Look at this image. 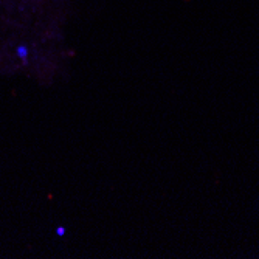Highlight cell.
Here are the masks:
<instances>
[{
    "label": "cell",
    "mask_w": 259,
    "mask_h": 259,
    "mask_svg": "<svg viewBox=\"0 0 259 259\" xmlns=\"http://www.w3.org/2000/svg\"><path fill=\"white\" fill-rule=\"evenodd\" d=\"M17 56L20 58V59H25L26 56H28V50H26L25 45H20V47L17 48Z\"/></svg>",
    "instance_id": "6da1fadb"
},
{
    "label": "cell",
    "mask_w": 259,
    "mask_h": 259,
    "mask_svg": "<svg viewBox=\"0 0 259 259\" xmlns=\"http://www.w3.org/2000/svg\"><path fill=\"white\" fill-rule=\"evenodd\" d=\"M64 233H65V230H64V228H58V234H59V236H62Z\"/></svg>",
    "instance_id": "7a4b0ae2"
}]
</instances>
